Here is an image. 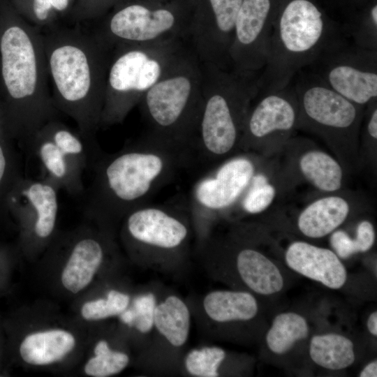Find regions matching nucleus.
<instances>
[{"instance_id":"1","label":"nucleus","mask_w":377,"mask_h":377,"mask_svg":"<svg viewBox=\"0 0 377 377\" xmlns=\"http://www.w3.org/2000/svg\"><path fill=\"white\" fill-rule=\"evenodd\" d=\"M41 34L54 105L73 119L94 154L101 149L96 134L113 47L94 30L49 26Z\"/></svg>"},{"instance_id":"2","label":"nucleus","mask_w":377,"mask_h":377,"mask_svg":"<svg viewBox=\"0 0 377 377\" xmlns=\"http://www.w3.org/2000/svg\"><path fill=\"white\" fill-rule=\"evenodd\" d=\"M192 164L187 149L148 133L117 152L102 151L89 165L93 179L85 210L102 219L124 216Z\"/></svg>"},{"instance_id":"3","label":"nucleus","mask_w":377,"mask_h":377,"mask_svg":"<svg viewBox=\"0 0 377 377\" xmlns=\"http://www.w3.org/2000/svg\"><path fill=\"white\" fill-rule=\"evenodd\" d=\"M202 65V104L191 145L193 162L214 166L239 149L243 126L258 94L260 73Z\"/></svg>"},{"instance_id":"4","label":"nucleus","mask_w":377,"mask_h":377,"mask_svg":"<svg viewBox=\"0 0 377 377\" xmlns=\"http://www.w3.org/2000/svg\"><path fill=\"white\" fill-rule=\"evenodd\" d=\"M0 54L3 83L20 131L29 142L59 113L50 90L41 29L12 24L1 35Z\"/></svg>"},{"instance_id":"5","label":"nucleus","mask_w":377,"mask_h":377,"mask_svg":"<svg viewBox=\"0 0 377 377\" xmlns=\"http://www.w3.org/2000/svg\"><path fill=\"white\" fill-rule=\"evenodd\" d=\"M343 33L327 23L311 1L289 0L274 17L258 94L290 84L299 72L344 38Z\"/></svg>"},{"instance_id":"6","label":"nucleus","mask_w":377,"mask_h":377,"mask_svg":"<svg viewBox=\"0 0 377 377\" xmlns=\"http://www.w3.org/2000/svg\"><path fill=\"white\" fill-rule=\"evenodd\" d=\"M202 82L201 62L187 48L138 104L149 127L147 133L185 148L192 155L202 104Z\"/></svg>"},{"instance_id":"7","label":"nucleus","mask_w":377,"mask_h":377,"mask_svg":"<svg viewBox=\"0 0 377 377\" xmlns=\"http://www.w3.org/2000/svg\"><path fill=\"white\" fill-rule=\"evenodd\" d=\"M181 39L119 44L112 51L100 127L124 121L188 47Z\"/></svg>"},{"instance_id":"8","label":"nucleus","mask_w":377,"mask_h":377,"mask_svg":"<svg viewBox=\"0 0 377 377\" xmlns=\"http://www.w3.org/2000/svg\"><path fill=\"white\" fill-rule=\"evenodd\" d=\"M293 85L298 102L297 127L315 133L335 148L355 147L364 107L330 88L315 73H301Z\"/></svg>"},{"instance_id":"9","label":"nucleus","mask_w":377,"mask_h":377,"mask_svg":"<svg viewBox=\"0 0 377 377\" xmlns=\"http://www.w3.org/2000/svg\"><path fill=\"white\" fill-rule=\"evenodd\" d=\"M330 88L360 105L377 98V51L349 44L345 38L325 51L311 66Z\"/></svg>"},{"instance_id":"10","label":"nucleus","mask_w":377,"mask_h":377,"mask_svg":"<svg viewBox=\"0 0 377 377\" xmlns=\"http://www.w3.org/2000/svg\"><path fill=\"white\" fill-rule=\"evenodd\" d=\"M191 19L167 7L132 3L114 13L95 33L109 46L188 39Z\"/></svg>"},{"instance_id":"11","label":"nucleus","mask_w":377,"mask_h":377,"mask_svg":"<svg viewBox=\"0 0 377 377\" xmlns=\"http://www.w3.org/2000/svg\"><path fill=\"white\" fill-rule=\"evenodd\" d=\"M245 118L239 149L257 150L288 140L298 119L293 86L257 94Z\"/></svg>"},{"instance_id":"12","label":"nucleus","mask_w":377,"mask_h":377,"mask_svg":"<svg viewBox=\"0 0 377 377\" xmlns=\"http://www.w3.org/2000/svg\"><path fill=\"white\" fill-rule=\"evenodd\" d=\"M194 184L188 207L198 214L226 210L239 203L256 174L250 158L232 156L214 165Z\"/></svg>"},{"instance_id":"13","label":"nucleus","mask_w":377,"mask_h":377,"mask_svg":"<svg viewBox=\"0 0 377 377\" xmlns=\"http://www.w3.org/2000/svg\"><path fill=\"white\" fill-rule=\"evenodd\" d=\"M272 0H242L229 51L230 68L259 73L266 61L268 40L274 20Z\"/></svg>"},{"instance_id":"14","label":"nucleus","mask_w":377,"mask_h":377,"mask_svg":"<svg viewBox=\"0 0 377 377\" xmlns=\"http://www.w3.org/2000/svg\"><path fill=\"white\" fill-rule=\"evenodd\" d=\"M208 11L192 19L188 40L198 60L230 70L229 51L242 0H207Z\"/></svg>"},{"instance_id":"15","label":"nucleus","mask_w":377,"mask_h":377,"mask_svg":"<svg viewBox=\"0 0 377 377\" xmlns=\"http://www.w3.org/2000/svg\"><path fill=\"white\" fill-rule=\"evenodd\" d=\"M170 205L138 207L125 216L127 234L135 242L158 249L172 250L186 239L188 228Z\"/></svg>"},{"instance_id":"16","label":"nucleus","mask_w":377,"mask_h":377,"mask_svg":"<svg viewBox=\"0 0 377 377\" xmlns=\"http://www.w3.org/2000/svg\"><path fill=\"white\" fill-rule=\"evenodd\" d=\"M59 190L45 179H23L17 182L11 198L18 213L36 240L47 239L55 228Z\"/></svg>"},{"instance_id":"17","label":"nucleus","mask_w":377,"mask_h":377,"mask_svg":"<svg viewBox=\"0 0 377 377\" xmlns=\"http://www.w3.org/2000/svg\"><path fill=\"white\" fill-rule=\"evenodd\" d=\"M28 142L30 151L39 161L42 179L72 195L84 193L82 175L88 166L86 163L57 144L43 126Z\"/></svg>"},{"instance_id":"18","label":"nucleus","mask_w":377,"mask_h":377,"mask_svg":"<svg viewBox=\"0 0 377 377\" xmlns=\"http://www.w3.org/2000/svg\"><path fill=\"white\" fill-rule=\"evenodd\" d=\"M285 258L292 269L330 288L339 289L346 281L345 267L330 249L295 242L287 249Z\"/></svg>"},{"instance_id":"19","label":"nucleus","mask_w":377,"mask_h":377,"mask_svg":"<svg viewBox=\"0 0 377 377\" xmlns=\"http://www.w3.org/2000/svg\"><path fill=\"white\" fill-rule=\"evenodd\" d=\"M105 248L98 238L83 235L73 243L61 274L66 289L77 293L93 279L104 257Z\"/></svg>"},{"instance_id":"20","label":"nucleus","mask_w":377,"mask_h":377,"mask_svg":"<svg viewBox=\"0 0 377 377\" xmlns=\"http://www.w3.org/2000/svg\"><path fill=\"white\" fill-rule=\"evenodd\" d=\"M350 212L347 200L338 195L318 199L300 214L297 226L311 238H320L333 232L346 219Z\"/></svg>"},{"instance_id":"21","label":"nucleus","mask_w":377,"mask_h":377,"mask_svg":"<svg viewBox=\"0 0 377 377\" xmlns=\"http://www.w3.org/2000/svg\"><path fill=\"white\" fill-rule=\"evenodd\" d=\"M75 339L68 332L51 330L29 334L20 342L22 360L33 365H45L62 360L74 348Z\"/></svg>"},{"instance_id":"22","label":"nucleus","mask_w":377,"mask_h":377,"mask_svg":"<svg viewBox=\"0 0 377 377\" xmlns=\"http://www.w3.org/2000/svg\"><path fill=\"white\" fill-rule=\"evenodd\" d=\"M237 267L243 281L257 293L272 295L279 292L283 286V279L278 267L256 250H241L237 257Z\"/></svg>"},{"instance_id":"23","label":"nucleus","mask_w":377,"mask_h":377,"mask_svg":"<svg viewBox=\"0 0 377 377\" xmlns=\"http://www.w3.org/2000/svg\"><path fill=\"white\" fill-rule=\"evenodd\" d=\"M203 305L207 316L220 323L248 320L258 312L256 299L246 292L213 291L205 296Z\"/></svg>"},{"instance_id":"24","label":"nucleus","mask_w":377,"mask_h":377,"mask_svg":"<svg viewBox=\"0 0 377 377\" xmlns=\"http://www.w3.org/2000/svg\"><path fill=\"white\" fill-rule=\"evenodd\" d=\"M299 168L303 177L321 191L333 193L341 187L342 168L323 151L312 149L304 152L300 158Z\"/></svg>"},{"instance_id":"25","label":"nucleus","mask_w":377,"mask_h":377,"mask_svg":"<svg viewBox=\"0 0 377 377\" xmlns=\"http://www.w3.org/2000/svg\"><path fill=\"white\" fill-rule=\"evenodd\" d=\"M154 325L172 345L181 346L189 333V310L181 299L169 296L156 306Z\"/></svg>"},{"instance_id":"26","label":"nucleus","mask_w":377,"mask_h":377,"mask_svg":"<svg viewBox=\"0 0 377 377\" xmlns=\"http://www.w3.org/2000/svg\"><path fill=\"white\" fill-rule=\"evenodd\" d=\"M309 354L315 363L331 370L348 367L355 360L352 341L337 334L314 336L310 343Z\"/></svg>"},{"instance_id":"27","label":"nucleus","mask_w":377,"mask_h":377,"mask_svg":"<svg viewBox=\"0 0 377 377\" xmlns=\"http://www.w3.org/2000/svg\"><path fill=\"white\" fill-rule=\"evenodd\" d=\"M308 334L309 327L304 317L293 312L283 313L274 318L267 334L266 342L273 353L283 354Z\"/></svg>"},{"instance_id":"28","label":"nucleus","mask_w":377,"mask_h":377,"mask_svg":"<svg viewBox=\"0 0 377 377\" xmlns=\"http://www.w3.org/2000/svg\"><path fill=\"white\" fill-rule=\"evenodd\" d=\"M95 356L84 366L85 373L94 377H107L121 372L128 364L129 358L124 353L112 350L108 343L101 340L94 348Z\"/></svg>"},{"instance_id":"29","label":"nucleus","mask_w":377,"mask_h":377,"mask_svg":"<svg viewBox=\"0 0 377 377\" xmlns=\"http://www.w3.org/2000/svg\"><path fill=\"white\" fill-rule=\"evenodd\" d=\"M275 195V188L268 182L267 177L256 172L239 203L246 213L258 214L272 203Z\"/></svg>"},{"instance_id":"30","label":"nucleus","mask_w":377,"mask_h":377,"mask_svg":"<svg viewBox=\"0 0 377 377\" xmlns=\"http://www.w3.org/2000/svg\"><path fill=\"white\" fill-rule=\"evenodd\" d=\"M130 297L123 293L112 290L105 299L100 298L84 303L82 316L88 320H97L119 315L128 306Z\"/></svg>"},{"instance_id":"31","label":"nucleus","mask_w":377,"mask_h":377,"mask_svg":"<svg viewBox=\"0 0 377 377\" xmlns=\"http://www.w3.org/2000/svg\"><path fill=\"white\" fill-rule=\"evenodd\" d=\"M226 357L225 351L218 347H205L193 350L186 357L185 365L192 375L200 377L219 376L218 368Z\"/></svg>"},{"instance_id":"32","label":"nucleus","mask_w":377,"mask_h":377,"mask_svg":"<svg viewBox=\"0 0 377 377\" xmlns=\"http://www.w3.org/2000/svg\"><path fill=\"white\" fill-rule=\"evenodd\" d=\"M156 306V298L152 293L136 297L130 308L133 316V326L142 333L149 332L154 325Z\"/></svg>"},{"instance_id":"33","label":"nucleus","mask_w":377,"mask_h":377,"mask_svg":"<svg viewBox=\"0 0 377 377\" xmlns=\"http://www.w3.org/2000/svg\"><path fill=\"white\" fill-rule=\"evenodd\" d=\"M330 244L341 258H349L359 252L355 239L350 238L343 230H337L332 234Z\"/></svg>"},{"instance_id":"34","label":"nucleus","mask_w":377,"mask_h":377,"mask_svg":"<svg viewBox=\"0 0 377 377\" xmlns=\"http://www.w3.org/2000/svg\"><path fill=\"white\" fill-rule=\"evenodd\" d=\"M52 9L48 0H32L31 13L34 26L40 29L43 27H48Z\"/></svg>"},{"instance_id":"35","label":"nucleus","mask_w":377,"mask_h":377,"mask_svg":"<svg viewBox=\"0 0 377 377\" xmlns=\"http://www.w3.org/2000/svg\"><path fill=\"white\" fill-rule=\"evenodd\" d=\"M355 239L360 252L369 251L375 241V231L372 223L369 221H361L357 228Z\"/></svg>"},{"instance_id":"36","label":"nucleus","mask_w":377,"mask_h":377,"mask_svg":"<svg viewBox=\"0 0 377 377\" xmlns=\"http://www.w3.org/2000/svg\"><path fill=\"white\" fill-rule=\"evenodd\" d=\"M360 377H376L377 376V362L373 361L368 364L360 372Z\"/></svg>"},{"instance_id":"37","label":"nucleus","mask_w":377,"mask_h":377,"mask_svg":"<svg viewBox=\"0 0 377 377\" xmlns=\"http://www.w3.org/2000/svg\"><path fill=\"white\" fill-rule=\"evenodd\" d=\"M7 159L3 148L0 145V184L2 182L8 167Z\"/></svg>"},{"instance_id":"38","label":"nucleus","mask_w":377,"mask_h":377,"mask_svg":"<svg viewBox=\"0 0 377 377\" xmlns=\"http://www.w3.org/2000/svg\"><path fill=\"white\" fill-rule=\"evenodd\" d=\"M367 328L371 334L377 335V313L373 312L367 320Z\"/></svg>"},{"instance_id":"39","label":"nucleus","mask_w":377,"mask_h":377,"mask_svg":"<svg viewBox=\"0 0 377 377\" xmlns=\"http://www.w3.org/2000/svg\"><path fill=\"white\" fill-rule=\"evenodd\" d=\"M52 8L58 11L65 10L68 5L70 0H48Z\"/></svg>"},{"instance_id":"40","label":"nucleus","mask_w":377,"mask_h":377,"mask_svg":"<svg viewBox=\"0 0 377 377\" xmlns=\"http://www.w3.org/2000/svg\"><path fill=\"white\" fill-rule=\"evenodd\" d=\"M1 351H0V359H1Z\"/></svg>"},{"instance_id":"41","label":"nucleus","mask_w":377,"mask_h":377,"mask_svg":"<svg viewBox=\"0 0 377 377\" xmlns=\"http://www.w3.org/2000/svg\"><path fill=\"white\" fill-rule=\"evenodd\" d=\"M0 273H1V267H0Z\"/></svg>"}]
</instances>
